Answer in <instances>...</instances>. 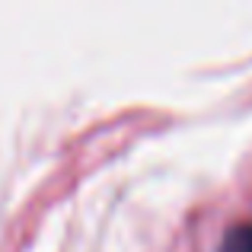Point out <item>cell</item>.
I'll list each match as a JSON object with an SVG mask.
<instances>
[{
	"mask_svg": "<svg viewBox=\"0 0 252 252\" xmlns=\"http://www.w3.org/2000/svg\"><path fill=\"white\" fill-rule=\"evenodd\" d=\"M223 252H252V227H236L223 243Z\"/></svg>",
	"mask_w": 252,
	"mask_h": 252,
	"instance_id": "cell-1",
	"label": "cell"
}]
</instances>
